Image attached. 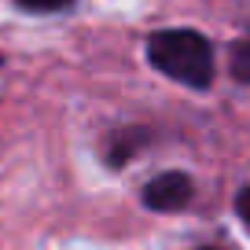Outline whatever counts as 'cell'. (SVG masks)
Wrapping results in <instances>:
<instances>
[{"label":"cell","mask_w":250,"mask_h":250,"mask_svg":"<svg viewBox=\"0 0 250 250\" xmlns=\"http://www.w3.org/2000/svg\"><path fill=\"white\" fill-rule=\"evenodd\" d=\"M15 4L26 11H59V8H70L74 0H15Z\"/></svg>","instance_id":"277c9868"},{"label":"cell","mask_w":250,"mask_h":250,"mask_svg":"<svg viewBox=\"0 0 250 250\" xmlns=\"http://www.w3.org/2000/svg\"><path fill=\"white\" fill-rule=\"evenodd\" d=\"M147 59L166 78L191 88H206L213 81V48L195 30H162L147 37Z\"/></svg>","instance_id":"6da1fadb"},{"label":"cell","mask_w":250,"mask_h":250,"mask_svg":"<svg viewBox=\"0 0 250 250\" xmlns=\"http://www.w3.org/2000/svg\"><path fill=\"white\" fill-rule=\"evenodd\" d=\"M235 206H239V213L250 221V188H243L239 191V199H235Z\"/></svg>","instance_id":"5b68a950"},{"label":"cell","mask_w":250,"mask_h":250,"mask_svg":"<svg viewBox=\"0 0 250 250\" xmlns=\"http://www.w3.org/2000/svg\"><path fill=\"white\" fill-rule=\"evenodd\" d=\"M144 203L158 213H169V210H180V206L191 203V180L184 173H162L155 177L147 188H144Z\"/></svg>","instance_id":"7a4b0ae2"},{"label":"cell","mask_w":250,"mask_h":250,"mask_svg":"<svg viewBox=\"0 0 250 250\" xmlns=\"http://www.w3.org/2000/svg\"><path fill=\"white\" fill-rule=\"evenodd\" d=\"M232 74L239 81H250V37L232 48Z\"/></svg>","instance_id":"3957f363"}]
</instances>
